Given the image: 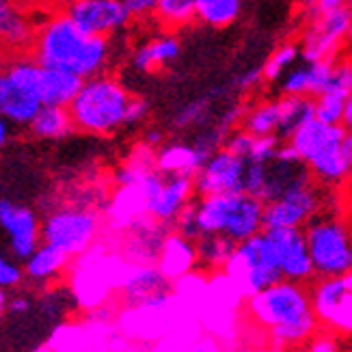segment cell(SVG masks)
Returning <instances> with one entry per match:
<instances>
[{"label": "cell", "instance_id": "1", "mask_svg": "<svg viewBox=\"0 0 352 352\" xmlns=\"http://www.w3.org/2000/svg\"><path fill=\"white\" fill-rule=\"evenodd\" d=\"M244 311L255 327L268 333L270 346L277 352L300 350L320 331L307 283L279 279L247 296Z\"/></svg>", "mask_w": 352, "mask_h": 352}, {"label": "cell", "instance_id": "2", "mask_svg": "<svg viewBox=\"0 0 352 352\" xmlns=\"http://www.w3.org/2000/svg\"><path fill=\"white\" fill-rule=\"evenodd\" d=\"M30 52L41 67L63 69L82 80L106 72L115 54L111 37L87 35L65 11H56L37 24Z\"/></svg>", "mask_w": 352, "mask_h": 352}, {"label": "cell", "instance_id": "3", "mask_svg": "<svg viewBox=\"0 0 352 352\" xmlns=\"http://www.w3.org/2000/svg\"><path fill=\"white\" fill-rule=\"evenodd\" d=\"M171 229L190 240L217 234L242 242L264 232V204L244 190L201 195L179 212Z\"/></svg>", "mask_w": 352, "mask_h": 352}, {"label": "cell", "instance_id": "4", "mask_svg": "<svg viewBox=\"0 0 352 352\" xmlns=\"http://www.w3.org/2000/svg\"><path fill=\"white\" fill-rule=\"evenodd\" d=\"M285 141L320 186L338 188L350 179L352 136L346 126L322 124L314 117Z\"/></svg>", "mask_w": 352, "mask_h": 352}, {"label": "cell", "instance_id": "5", "mask_svg": "<svg viewBox=\"0 0 352 352\" xmlns=\"http://www.w3.org/2000/svg\"><path fill=\"white\" fill-rule=\"evenodd\" d=\"M130 100L132 94L128 87L113 74L102 72L85 78L67 106L74 130L94 136L115 134L126 128Z\"/></svg>", "mask_w": 352, "mask_h": 352}, {"label": "cell", "instance_id": "6", "mask_svg": "<svg viewBox=\"0 0 352 352\" xmlns=\"http://www.w3.org/2000/svg\"><path fill=\"white\" fill-rule=\"evenodd\" d=\"M126 266L128 262L124 255L102 240L82 255L74 257L67 268L74 302L89 314L98 307H106V302L117 296Z\"/></svg>", "mask_w": 352, "mask_h": 352}, {"label": "cell", "instance_id": "7", "mask_svg": "<svg viewBox=\"0 0 352 352\" xmlns=\"http://www.w3.org/2000/svg\"><path fill=\"white\" fill-rule=\"evenodd\" d=\"M316 277H335L352 270L350 225L342 212L324 208L302 227Z\"/></svg>", "mask_w": 352, "mask_h": 352}, {"label": "cell", "instance_id": "8", "mask_svg": "<svg viewBox=\"0 0 352 352\" xmlns=\"http://www.w3.org/2000/svg\"><path fill=\"white\" fill-rule=\"evenodd\" d=\"M41 65L28 54L0 56V115L13 126H28L39 111Z\"/></svg>", "mask_w": 352, "mask_h": 352}, {"label": "cell", "instance_id": "9", "mask_svg": "<svg viewBox=\"0 0 352 352\" xmlns=\"http://www.w3.org/2000/svg\"><path fill=\"white\" fill-rule=\"evenodd\" d=\"M102 234V212L91 206H58L41 219V242L52 244L69 259L89 251Z\"/></svg>", "mask_w": 352, "mask_h": 352}, {"label": "cell", "instance_id": "10", "mask_svg": "<svg viewBox=\"0 0 352 352\" xmlns=\"http://www.w3.org/2000/svg\"><path fill=\"white\" fill-rule=\"evenodd\" d=\"M221 272L232 283L240 298H247L283 279L264 232L238 242Z\"/></svg>", "mask_w": 352, "mask_h": 352}, {"label": "cell", "instance_id": "11", "mask_svg": "<svg viewBox=\"0 0 352 352\" xmlns=\"http://www.w3.org/2000/svg\"><path fill=\"white\" fill-rule=\"evenodd\" d=\"M307 287L320 329L348 338L352 333V272L316 277Z\"/></svg>", "mask_w": 352, "mask_h": 352}, {"label": "cell", "instance_id": "12", "mask_svg": "<svg viewBox=\"0 0 352 352\" xmlns=\"http://www.w3.org/2000/svg\"><path fill=\"white\" fill-rule=\"evenodd\" d=\"M324 186L316 179L296 184L277 199L264 204V229L268 227H298L302 229L318 212L329 208Z\"/></svg>", "mask_w": 352, "mask_h": 352}, {"label": "cell", "instance_id": "13", "mask_svg": "<svg viewBox=\"0 0 352 352\" xmlns=\"http://www.w3.org/2000/svg\"><path fill=\"white\" fill-rule=\"evenodd\" d=\"M352 30L350 7H342L329 13H318L309 18L302 30L298 48L302 60H333L340 58Z\"/></svg>", "mask_w": 352, "mask_h": 352}, {"label": "cell", "instance_id": "14", "mask_svg": "<svg viewBox=\"0 0 352 352\" xmlns=\"http://www.w3.org/2000/svg\"><path fill=\"white\" fill-rule=\"evenodd\" d=\"M143 186L147 192V217L166 227L173 225L179 212L195 197L192 175H162L160 171H154L143 182Z\"/></svg>", "mask_w": 352, "mask_h": 352}, {"label": "cell", "instance_id": "15", "mask_svg": "<svg viewBox=\"0 0 352 352\" xmlns=\"http://www.w3.org/2000/svg\"><path fill=\"white\" fill-rule=\"evenodd\" d=\"M0 232L7 240V251L22 262L41 242V217L30 206L3 197L0 199Z\"/></svg>", "mask_w": 352, "mask_h": 352}, {"label": "cell", "instance_id": "16", "mask_svg": "<svg viewBox=\"0 0 352 352\" xmlns=\"http://www.w3.org/2000/svg\"><path fill=\"white\" fill-rule=\"evenodd\" d=\"M264 234L272 247L281 277L296 283H311L316 279L305 234L298 227H268Z\"/></svg>", "mask_w": 352, "mask_h": 352}, {"label": "cell", "instance_id": "17", "mask_svg": "<svg viewBox=\"0 0 352 352\" xmlns=\"http://www.w3.org/2000/svg\"><path fill=\"white\" fill-rule=\"evenodd\" d=\"M65 15L87 35L113 37L130 24L121 0H67Z\"/></svg>", "mask_w": 352, "mask_h": 352}, {"label": "cell", "instance_id": "18", "mask_svg": "<svg viewBox=\"0 0 352 352\" xmlns=\"http://www.w3.org/2000/svg\"><path fill=\"white\" fill-rule=\"evenodd\" d=\"M244 162L234 151L227 147L217 149L210 154L201 166L192 175L195 195H221V192H238L242 190V177H244Z\"/></svg>", "mask_w": 352, "mask_h": 352}, {"label": "cell", "instance_id": "19", "mask_svg": "<svg viewBox=\"0 0 352 352\" xmlns=\"http://www.w3.org/2000/svg\"><path fill=\"white\" fill-rule=\"evenodd\" d=\"M143 182L115 184V190L106 199L104 214H102L104 229L109 234L119 238L126 232H130L134 225H139L141 221L147 219V192H145Z\"/></svg>", "mask_w": 352, "mask_h": 352}, {"label": "cell", "instance_id": "20", "mask_svg": "<svg viewBox=\"0 0 352 352\" xmlns=\"http://www.w3.org/2000/svg\"><path fill=\"white\" fill-rule=\"evenodd\" d=\"M173 283L158 270L156 264H130L121 277L117 296L124 307H139L158 296L173 292Z\"/></svg>", "mask_w": 352, "mask_h": 352}, {"label": "cell", "instance_id": "21", "mask_svg": "<svg viewBox=\"0 0 352 352\" xmlns=\"http://www.w3.org/2000/svg\"><path fill=\"white\" fill-rule=\"evenodd\" d=\"M171 227L156 223L154 219H145L139 225H134L130 232H126L119 244V253L124 255L130 264H156L158 251L162 247V240Z\"/></svg>", "mask_w": 352, "mask_h": 352}, {"label": "cell", "instance_id": "22", "mask_svg": "<svg viewBox=\"0 0 352 352\" xmlns=\"http://www.w3.org/2000/svg\"><path fill=\"white\" fill-rule=\"evenodd\" d=\"M37 24L20 0H0V52L20 54L30 50Z\"/></svg>", "mask_w": 352, "mask_h": 352}, {"label": "cell", "instance_id": "23", "mask_svg": "<svg viewBox=\"0 0 352 352\" xmlns=\"http://www.w3.org/2000/svg\"><path fill=\"white\" fill-rule=\"evenodd\" d=\"M335 60H298L294 67H289L279 80V89L283 96H307L316 98L322 94L331 80Z\"/></svg>", "mask_w": 352, "mask_h": 352}, {"label": "cell", "instance_id": "24", "mask_svg": "<svg viewBox=\"0 0 352 352\" xmlns=\"http://www.w3.org/2000/svg\"><path fill=\"white\" fill-rule=\"evenodd\" d=\"M156 266L171 283L184 279L197 270V244L195 240L169 229L162 240V247L156 257Z\"/></svg>", "mask_w": 352, "mask_h": 352}, {"label": "cell", "instance_id": "25", "mask_svg": "<svg viewBox=\"0 0 352 352\" xmlns=\"http://www.w3.org/2000/svg\"><path fill=\"white\" fill-rule=\"evenodd\" d=\"M69 262L72 259L63 251L54 249L52 244L39 242L37 249L22 259L24 281L37 287H48L52 283H58L67 274Z\"/></svg>", "mask_w": 352, "mask_h": 352}, {"label": "cell", "instance_id": "26", "mask_svg": "<svg viewBox=\"0 0 352 352\" xmlns=\"http://www.w3.org/2000/svg\"><path fill=\"white\" fill-rule=\"evenodd\" d=\"M182 43L173 33H162L158 37H151L143 41L141 45H136L130 54V65L134 72L139 74H149L162 69L179 56Z\"/></svg>", "mask_w": 352, "mask_h": 352}, {"label": "cell", "instance_id": "27", "mask_svg": "<svg viewBox=\"0 0 352 352\" xmlns=\"http://www.w3.org/2000/svg\"><path fill=\"white\" fill-rule=\"evenodd\" d=\"M204 160L192 143H169L154 151V164L162 175H195Z\"/></svg>", "mask_w": 352, "mask_h": 352}, {"label": "cell", "instance_id": "28", "mask_svg": "<svg viewBox=\"0 0 352 352\" xmlns=\"http://www.w3.org/2000/svg\"><path fill=\"white\" fill-rule=\"evenodd\" d=\"M26 128L35 139L41 141H60L74 132L67 106H50V104H41Z\"/></svg>", "mask_w": 352, "mask_h": 352}, {"label": "cell", "instance_id": "29", "mask_svg": "<svg viewBox=\"0 0 352 352\" xmlns=\"http://www.w3.org/2000/svg\"><path fill=\"white\" fill-rule=\"evenodd\" d=\"M82 78L63 69L41 67L39 72V98L41 104L50 106H69L74 96L78 94Z\"/></svg>", "mask_w": 352, "mask_h": 352}, {"label": "cell", "instance_id": "30", "mask_svg": "<svg viewBox=\"0 0 352 352\" xmlns=\"http://www.w3.org/2000/svg\"><path fill=\"white\" fill-rule=\"evenodd\" d=\"M281 139L277 136H255L247 130H238L227 136L223 147L234 151L244 162H270L277 156Z\"/></svg>", "mask_w": 352, "mask_h": 352}, {"label": "cell", "instance_id": "31", "mask_svg": "<svg viewBox=\"0 0 352 352\" xmlns=\"http://www.w3.org/2000/svg\"><path fill=\"white\" fill-rule=\"evenodd\" d=\"M242 130L255 136H277L279 134V100H259L244 109L240 119ZM279 139V136H277Z\"/></svg>", "mask_w": 352, "mask_h": 352}, {"label": "cell", "instance_id": "32", "mask_svg": "<svg viewBox=\"0 0 352 352\" xmlns=\"http://www.w3.org/2000/svg\"><path fill=\"white\" fill-rule=\"evenodd\" d=\"M314 119V98L307 96H281L279 98V139L285 141L302 124Z\"/></svg>", "mask_w": 352, "mask_h": 352}, {"label": "cell", "instance_id": "33", "mask_svg": "<svg viewBox=\"0 0 352 352\" xmlns=\"http://www.w3.org/2000/svg\"><path fill=\"white\" fill-rule=\"evenodd\" d=\"M197 244V268H204L206 272H221L227 264L229 255L234 253L236 244L225 236H201L195 240Z\"/></svg>", "mask_w": 352, "mask_h": 352}, {"label": "cell", "instance_id": "34", "mask_svg": "<svg viewBox=\"0 0 352 352\" xmlns=\"http://www.w3.org/2000/svg\"><path fill=\"white\" fill-rule=\"evenodd\" d=\"M242 13V0H197V20L212 28L232 26Z\"/></svg>", "mask_w": 352, "mask_h": 352}, {"label": "cell", "instance_id": "35", "mask_svg": "<svg viewBox=\"0 0 352 352\" xmlns=\"http://www.w3.org/2000/svg\"><path fill=\"white\" fill-rule=\"evenodd\" d=\"M352 102L350 94L338 89H324L322 94L314 98V117L322 124L331 126H344L346 106Z\"/></svg>", "mask_w": 352, "mask_h": 352}, {"label": "cell", "instance_id": "36", "mask_svg": "<svg viewBox=\"0 0 352 352\" xmlns=\"http://www.w3.org/2000/svg\"><path fill=\"white\" fill-rule=\"evenodd\" d=\"M154 15L164 28H184L197 20V0H158Z\"/></svg>", "mask_w": 352, "mask_h": 352}, {"label": "cell", "instance_id": "37", "mask_svg": "<svg viewBox=\"0 0 352 352\" xmlns=\"http://www.w3.org/2000/svg\"><path fill=\"white\" fill-rule=\"evenodd\" d=\"M300 48H298V41H285L281 43L277 50H274L268 58L266 63L262 65V76L266 82H279L281 76L289 69L294 67L298 60H300Z\"/></svg>", "mask_w": 352, "mask_h": 352}, {"label": "cell", "instance_id": "38", "mask_svg": "<svg viewBox=\"0 0 352 352\" xmlns=\"http://www.w3.org/2000/svg\"><path fill=\"white\" fill-rule=\"evenodd\" d=\"M221 91H214V94H208L204 98H199L190 104H186L184 109L175 115L173 119V126L177 130H192L197 126H206L208 124V117H210V109H212V102L217 98Z\"/></svg>", "mask_w": 352, "mask_h": 352}, {"label": "cell", "instance_id": "39", "mask_svg": "<svg viewBox=\"0 0 352 352\" xmlns=\"http://www.w3.org/2000/svg\"><path fill=\"white\" fill-rule=\"evenodd\" d=\"M52 352H87L89 350V335L78 324H60L52 333L48 344Z\"/></svg>", "mask_w": 352, "mask_h": 352}, {"label": "cell", "instance_id": "40", "mask_svg": "<svg viewBox=\"0 0 352 352\" xmlns=\"http://www.w3.org/2000/svg\"><path fill=\"white\" fill-rule=\"evenodd\" d=\"M24 283V272H22V262L15 259L7 249H0V287L13 292L20 289Z\"/></svg>", "mask_w": 352, "mask_h": 352}, {"label": "cell", "instance_id": "41", "mask_svg": "<svg viewBox=\"0 0 352 352\" xmlns=\"http://www.w3.org/2000/svg\"><path fill=\"white\" fill-rule=\"evenodd\" d=\"M302 352H348L346 350V338L338 333H331L320 329L314 338L305 344Z\"/></svg>", "mask_w": 352, "mask_h": 352}, {"label": "cell", "instance_id": "42", "mask_svg": "<svg viewBox=\"0 0 352 352\" xmlns=\"http://www.w3.org/2000/svg\"><path fill=\"white\" fill-rule=\"evenodd\" d=\"M149 117V102L145 98L132 96L128 106V117H126V128H136Z\"/></svg>", "mask_w": 352, "mask_h": 352}, {"label": "cell", "instance_id": "43", "mask_svg": "<svg viewBox=\"0 0 352 352\" xmlns=\"http://www.w3.org/2000/svg\"><path fill=\"white\" fill-rule=\"evenodd\" d=\"M130 15V20H147L154 15L158 0H121Z\"/></svg>", "mask_w": 352, "mask_h": 352}, {"label": "cell", "instance_id": "44", "mask_svg": "<svg viewBox=\"0 0 352 352\" xmlns=\"http://www.w3.org/2000/svg\"><path fill=\"white\" fill-rule=\"evenodd\" d=\"M264 82V76H262V67H253V69H247L244 74H240L238 78H236V82H234V87L238 89V91H253V89H257L259 85Z\"/></svg>", "mask_w": 352, "mask_h": 352}, {"label": "cell", "instance_id": "45", "mask_svg": "<svg viewBox=\"0 0 352 352\" xmlns=\"http://www.w3.org/2000/svg\"><path fill=\"white\" fill-rule=\"evenodd\" d=\"M33 298H30L26 292H15L9 294V302H7V311L9 314H28L33 309Z\"/></svg>", "mask_w": 352, "mask_h": 352}, {"label": "cell", "instance_id": "46", "mask_svg": "<svg viewBox=\"0 0 352 352\" xmlns=\"http://www.w3.org/2000/svg\"><path fill=\"white\" fill-rule=\"evenodd\" d=\"M342 7H350V0H314V3L307 7L309 15H318V13H329Z\"/></svg>", "mask_w": 352, "mask_h": 352}, {"label": "cell", "instance_id": "47", "mask_svg": "<svg viewBox=\"0 0 352 352\" xmlns=\"http://www.w3.org/2000/svg\"><path fill=\"white\" fill-rule=\"evenodd\" d=\"M11 136H13V124L9 119H5L3 115H0V151L9 145Z\"/></svg>", "mask_w": 352, "mask_h": 352}, {"label": "cell", "instance_id": "48", "mask_svg": "<svg viewBox=\"0 0 352 352\" xmlns=\"http://www.w3.org/2000/svg\"><path fill=\"white\" fill-rule=\"evenodd\" d=\"M188 352H221V348H219V344L214 342L212 338H204V340H197L188 348Z\"/></svg>", "mask_w": 352, "mask_h": 352}, {"label": "cell", "instance_id": "49", "mask_svg": "<svg viewBox=\"0 0 352 352\" xmlns=\"http://www.w3.org/2000/svg\"><path fill=\"white\" fill-rule=\"evenodd\" d=\"M162 141H164V136H162L160 130H149V132H145V136H143V141H141V143H145V145L151 147V149H158V147L162 145Z\"/></svg>", "mask_w": 352, "mask_h": 352}, {"label": "cell", "instance_id": "50", "mask_svg": "<svg viewBox=\"0 0 352 352\" xmlns=\"http://www.w3.org/2000/svg\"><path fill=\"white\" fill-rule=\"evenodd\" d=\"M7 302H9V292L0 287V318L7 314Z\"/></svg>", "mask_w": 352, "mask_h": 352}, {"label": "cell", "instance_id": "51", "mask_svg": "<svg viewBox=\"0 0 352 352\" xmlns=\"http://www.w3.org/2000/svg\"><path fill=\"white\" fill-rule=\"evenodd\" d=\"M294 3H298V5H302L305 9H307V7H309V5L314 3V0H294Z\"/></svg>", "mask_w": 352, "mask_h": 352}, {"label": "cell", "instance_id": "52", "mask_svg": "<svg viewBox=\"0 0 352 352\" xmlns=\"http://www.w3.org/2000/svg\"><path fill=\"white\" fill-rule=\"evenodd\" d=\"M33 352H52L48 346H41V348H37V350H33Z\"/></svg>", "mask_w": 352, "mask_h": 352}, {"label": "cell", "instance_id": "53", "mask_svg": "<svg viewBox=\"0 0 352 352\" xmlns=\"http://www.w3.org/2000/svg\"><path fill=\"white\" fill-rule=\"evenodd\" d=\"M294 352H302V348H300V350H294Z\"/></svg>", "mask_w": 352, "mask_h": 352}]
</instances>
